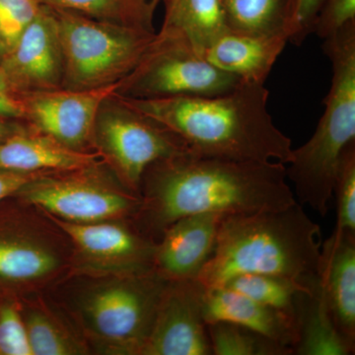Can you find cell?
I'll use <instances>...</instances> for the list:
<instances>
[{
    "instance_id": "6da1fadb",
    "label": "cell",
    "mask_w": 355,
    "mask_h": 355,
    "mask_svg": "<svg viewBox=\"0 0 355 355\" xmlns=\"http://www.w3.org/2000/svg\"><path fill=\"white\" fill-rule=\"evenodd\" d=\"M139 211L147 229L162 234L183 217L241 216L284 209L297 202L279 161H237L191 153L154 163L144 173Z\"/></svg>"
},
{
    "instance_id": "7a4b0ae2",
    "label": "cell",
    "mask_w": 355,
    "mask_h": 355,
    "mask_svg": "<svg viewBox=\"0 0 355 355\" xmlns=\"http://www.w3.org/2000/svg\"><path fill=\"white\" fill-rule=\"evenodd\" d=\"M119 98L175 133L191 153L237 161H279L292 155L291 140L273 123L263 83H240L225 94L200 97Z\"/></svg>"
},
{
    "instance_id": "3957f363",
    "label": "cell",
    "mask_w": 355,
    "mask_h": 355,
    "mask_svg": "<svg viewBox=\"0 0 355 355\" xmlns=\"http://www.w3.org/2000/svg\"><path fill=\"white\" fill-rule=\"evenodd\" d=\"M322 246L321 228L297 202L282 209L225 216L197 280L209 289L237 275L263 273L313 284Z\"/></svg>"
},
{
    "instance_id": "277c9868",
    "label": "cell",
    "mask_w": 355,
    "mask_h": 355,
    "mask_svg": "<svg viewBox=\"0 0 355 355\" xmlns=\"http://www.w3.org/2000/svg\"><path fill=\"white\" fill-rule=\"evenodd\" d=\"M324 40L333 67L324 114L311 139L292 150L286 168L297 202L321 216L329 210L340 159L355 141V21Z\"/></svg>"
},
{
    "instance_id": "5b68a950",
    "label": "cell",
    "mask_w": 355,
    "mask_h": 355,
    "mask_svg": "<svg viewBox=\"0 0 355 355\" xmlns=\"http://www.w3.org/2000/svg\"><path fill=\"white\" fill-rule=\"evenodd\" d=\"M51 9L64 57L62 88L67 90H92L121 83L139 64L155 37L156 32Z\"/></svg>"
},
{
    "instance_id": "8992f818",
    "label": "cell",
    "mask_w": 355,
    "mask_h": 355,
    "mask_svg": "<svg viewBox=\"0 0 355 355\" xmlns=\"http://www.w3.org/2000/svg\"><path fill=\"white\" fill-rule=\"evenodd\" d=\"M241 83L222 72L188 44L157 33L139 64L121 81L116 95L132 99L225 94Z\"/></svg>"
},
{
    "instance_id": "52a82bcc",
    "label": "cell",
    "mask_w": 355,
    "mask_h": 355,
    "mask_svg": "<svg viewBox=\"0 0 355 355\" xmlns=\"http://www.w3.org/2000/svg\"><path fill=\"white\" fill-rule=\"evenodd\" d=\"M92 144L133 190L141 186L144 173L154 163L190 153L175 133L130 108L116 94L100 107Z\"/></svg>"
},
{
    "instance_id": "ba28073f",
    "label": "cell",
    "mask_w": 355,
    "mask_h": 355,
    "mask_svg": "<svg viewBox=\"0 0 355 355\" xmlns=\"http://www.w3.org/2000/svg\"><path fill=\"white\" fill-rule=\"evenodd\" d=\"M168 282L148 270L98 287L83 300L84 318L105 343L139 354Z\"/></svg>"
},
{
    "instance_id": "9c48e42d",
    "label": "cell",
    "mask_w": 355,
    "mask_h": 355,
    "mask_svg": "<svg viewBox=\"0 0 355 355\" xmlns=\"http://www.w3.org/2000/svg\"><path fill=\"white\" fill-rule=\"evenodd\" d=\"M86 170L67 171L65 176L58 177L44 173L15 196L55 218L76 223L110 221L139 211L141 200L86 174Z\"/></svg>"
},
{
    "instance_id": "30bf717a",
    "label": "cell",
    "mask_w": 355,
    "mask_h": 355,
    "mask_svg": "<svg viewBox=\"0 0 355 355\" xmlns=\"http://www.w3.org/2000/svg\"><path fill=\"white\" fill-rule=\"evenodd\" d=\"M120 83L92 90H57L18 96L24 121L34 132L74 150L92 144L96 118L105 100L116 94Z\"/></svg>"
},
{
    "instance_id": "8fae6325",
    "label": "cell",
    "mask_w": 355,
    "mask_h": 355,
    "mask_svg": "<svg viewBox=\"0 0 355 355\" xmlns=\"http://www.w3.org/2000/svg\"><path fill=\"white\" fill-rule=\"evenodd\" d=\"M203 291L197 279L168 282L139 354L212 355Z\"/></svg>"
},
{
    "instance_id": "7c38bea8",
    "label": "cell",
    "mask_w": 355,
    "mask_h": 355,
    "mask_svg": "<svg viewBox=\"0 0 355 355\" xmlns=\"http://www.w3.org/2000/svg\"><path fill=\"white\" fill-rule=\"evenodd\" d=\"M13 95L62 89L64 57L57 20L50 7L42 6L15 44L1 58Z\"/></svg>"
},
{
    "instance_id": "4fadbf2b",
    "label": "cell",
    "mask_w": 355,
    "mask_h": 355,
    "mask_svg": "<svg viewBox=\"0 0 355 355\" xmlns=\"http://www.w3.org/2000/svg\"><path fill=\"white\" fill-rule=\"evenodd\" d=\"M223 216L198 214L178 219L154 244L151 268L167 282L197 279L216 244Z\"/></svg>"
},
{
    "instance_id": "5bb4252c",
    "label": "cell",
    "mask_w": 355,
    "mask_h": 355,
    "mask_svg": "<svg viewBox=\"0 0 355 355\" xmlns=\"http://www.w3.org/2000/svg\"><path fill=\"white\" fill-rule=\"evenodd\" d=\"M81 253L104 266H120L130 272L153 270L154 243L113 222L76 223L53 218Z\"/></svg>"
},
{
    "instance_id": "9a60e30c",
    "label": "cell",
    "mask_w": 355,
    "mask_h": 355,
    "mask_svg": "<svg viewBox=\"0 0 355 355\" xmlns=\"http://www.w3.org/2000/svg\"><path fill=\"white\" fill-rule=\"evenodd\" d=\"M202 307L207 324L226 322L237 324L288 347L294 354L299 324L284 313L226 287L205 289Z\"/></svg>"
},
{
    "instance_id": "2e32d148",
    "label": "cell",
    "mask_w": 355,
    "mask_h": 355,
    "mask_svg": "<svg viewBox=\"0 0 355 355\" xmlns=\"http://www.w3.org/2000/svg\"><path fill=\"white\" fill-rule=\"evenodd\" d=\"M318 275L336 328L355 347V233L334 232L324 242Z\"/></svg>"
},
{
    "instance_id": "e0dca14e",
    "label": "cell",
    "mask_w": 355,
    "mask_h": 355,
    "mask_svg": "<svg viewBox=\"0 0 355 355\" xmlns=\"http://www.w3.org/2000/svg\"><path fill=\"white\" fill-rule=\"evenodd\" d=\"M288 42L286 35L253 36L228 30L210 44L203 58L241 83L265 84Z\"/></svg>"
},
{
    "instance_id": "ac0fdd59",
    "label": "cell",
    "mask_w": 355,
    "mask_h": 355,
    "mask_svg": "<svg viewBox=\"0 0 355 355\" xmlns=\"http://www.w3.org/2000/svg\"><path fill=\"white\" fill-rule=\"evenodd\" d=\"M101 163L99 153L70 149L33 130L0 144L2 171L24 174L77 171L97 167Z\"/></svg>"
},
{
    "instance_id": "d6986e66",
    "label": "cell",
    "mask_w": 355,
    "mask_h": 355,
    "mask_svg": "<svg viewBox=\"0 0 355 355\" xmlns=\"http://www.w3.org/2000/svg\"><path fill=\"white\" fill-rule=\"evenodd\" d=\"M165 15L158 35L188 44L203 57L207 48L228 31L220 0H163Z\"/></svg>"
},
{
    "instance_id": "ffe728a7",
    "label": "cell",
    "mask_w": 355,
    "mask_h": 355,
    "mask_svg": "<svg viewBox=\"0 0 355 355\" xmlns=\"http://www.w3.org/2000/svg\"><path fill=\"white\" fill-rule=\"evenodd\" d=\"M60 263L58 254L44 243L0 228V288L27 286L46 279Z\"/></svg>"
},
{
    "instance_id": "44dd1931",
    "label": "cell",
    "mask_w": 355,
    "mask_h": 355,
    "mask_svg": "<svg viewBox=\"0 0 355 355\" xmlns=\"http://www.w3.org/2000/svg\"><path fill=\"white\" fill-rule=\"evenodd\" d=\"M229 31L253 36L286 35L291 39L296 0H220Z\"/></svg>"
},
{
    "instance_id": "7402d4cb",
    "label": "cell",
    "mask_w": 355,
    "mask_h": 355,
    "mask_svg": "<svg viewBox=\"0 0 355 355\" xmlns=\"http://www.w3.org/2000/svg\"><path fill=\"white\" fill-rule=\"evenodd\" d=\"M354 347L340 335L331 319L319 275L314 288L306 296L299 314V340L294 354L350 355Z\"/></svg>"
},
{
    "instance_id": "603a6c76",
    "label": "cell",
    "mask_w": 355,
    "mask_h": 355,
    "mask_svg": "<svg viewBox=\"0 0 355 355\" xmlns=\"http://www.w3.org/2000/svg\"><path fill=\"white\" fill-rule=\"evenodd\" d=\"M318 280V279H317ZM288 277L263 273H245L229 279L224 286L257 302L284 313L299 324V314L306 296L314 288Z\"/></svg>"
},
{
    "instance_id": "cb8c5ba5",
    "label": "cell",
    "mask_w": 355,
    "mask_h": 355,
    "mask_svg": "<svg viewBox=\"0 0 355 355\" xmlns=\"http://www.w3.org/2000/svg\"><path fill=\"white\" fill-rule=\"evenodd\" d=\"M42 6L72 11L109 24L155 32L159 0H38Z\"/></svg>"
},
{
    "instance_id": "d4e9b609",
    "label": "cell",
    "mask_w": 355,
    "mask_h": 355,
    "mask_svg": "<svg viewBox=\"0 0 355 355\" xmlns=\"http://www.w3.org/2000/svg\"><path fill=\"white\" fill-rule=\"evenodd\" d=\"M214 355H291L292 349L249 329L226 322L207 324Z\"/></svg>"
},
{
    "instance_id": "484cf974",
    "label": "cell",
    "mask_w": 355,
    "mask_h": 355,
    "mask_svg": "<svg viewBox=\"0 0 355 355\" xmlns=\"http://www.w3.org/2000/svg\"><path fill=\"white\" fill-rule=\"evenodd\" d=\"M24 322L32 355L81 354L76 343L44 313L32 311Z\"/></svg>"
},
{
    "instance_id": "4316f807",
    "label": "cell",
    "mask_w": 355,
    "mask_h": 355,
    "mask_svg": "<svg viewBox=\"0 0 355 355\" xmlns=\"http://www.w3.org/2000/svg\"><path fill=\"white\" fill-rule=\"evenodd\" d=\"M333 193L338 217L335 232L355 233V141L347 146L340 159Z\"/></svg>"
},
{
    "instance_id": "83f0119b",
    "label": "cell",
    "mask_w": 355,
    "mask_h": 355,
    "mask_svg": "<svg viewBox=\"0 0 355 355\" xmlns=\"http://www.w3.org/2000/svg\"><path fill=\"white\" fill-rule=\"evenodd\" d=\"M0 355H32L24 319L18 305L0 301Z\"/></svg>"
},
{
    "instance_id": "f1b7e54d",
    "label": "cell",
    "mask_w": 355,
    "mask_h": 355,
    "mask_svg": "<svg viewBox=\"0 0 355 355\" xmlns=\"http://www.w3.org/2000/svg\"><path fill=\"white\" fill-rule=\"evenodd\" d=\"M41 6L38 0H0V36L7 51L36 18Z\"/></svg>"
},
{
    "instance_id": "f546056e",
    "label": "cell",
    "mask_w": 355,
    "mask_h": 355,
    "mask_svg": "<svg viewBox=\"0 0 355 355\" xmlns=\"http://www.w3.org/2000/svg\"><path fill=\"white\" fill-rule=\"evenodd\" d=\"M355 21V0H324L315 21L314 31L326 39Z\"/></svg>"
},
{
    "instance_id": "4dcf8cb0",
    "label": "cell",
    "mask_w": 355,
    "mask_h": 355,
    "mask_svg": "<svg viewBox=\"0 0 355 355\" xmlns=\"http://www.w3.org/2000/svg\"><path fill=\"white\" fill-rule=\"evenodd\" d=\"M324 0H296L295 20L289 42L301 44L314 31L315 21Z\"/></svg>"
},
{
    "instance_id": "1f68e13d",
    "label": "cell",
    "mask_w": 355,
    "mask_h": 355,
    "mask_svg": "<svg viewBox=\"0 0 355 355\" xmlns=\"http://www.w3.org/2000/svg\"><path fill=\"white\" fill-rule=\"evenodd\" d=\"M40 175L42 174H24L0 170V202L6 198L15 196L23 187Z\"/></svg>"
},
{
    "instance_id": "d6a6232c",
    "label": "cell",
    "mask_w": 355,
    "mask_h": 355,
    "mask_svg": "<svg viewBox=\"0 0 355 355\" xmlns=\"http://www.w3.org/2000/svg\"><path fill=\"white\" fill-rule=\"evenodd\" d=\"M0 116L24 121V109L17 96L0 93Z\"/></svg>"
},
{
    "instance_id": "836d02e7",
    "label": "cell",
    "mask_w": 355,
    "mask_h": 355,
    "mask_svg": "<svg viewBox=\"0 0 355 355\" xmlns=\"http://www.w3.org/2000/svg\"><path fill=\"white\" fill-rule=\"evenodd\" d=\"M20 121L16 120V119L0 116V144H3L11 137H15V135L31 130L30 127H26L20 123Z\"/></svg>"
},
{
    "instance_id": "e575fe53",
    "label": "cell",
    "mask_w": 355,
    "mask_h": 355,
    "mask_svg": "<svg viewBox=\"0 0 355 355\" xmlns=\"http://www.w3.org/2000/svg\"><path fill=\"white\" fill-rule=\"evenodd\" d=\"M0 93H7V94L13 95L10 86H9L8 81H7L6 74H4L3 70H2L1 67H0Z\"/></svg>"
},
{
    "instance_id": "d590c367",
    "label": "cell",
    "mask_w": 355,
    "mask_h": 355,
    "mask_svg": "<svg viewBox=\"0 0 355 355\" xmlns=\"http://www.w3.org/2000/svg\"><path fill=\"white\" fill-rule=\"evenodd\" d=\"M7 51V49L6 44H4L3 41H2L1 36H0V57L3 58V55H6Z\"/></svg>"
}]
</instances>
